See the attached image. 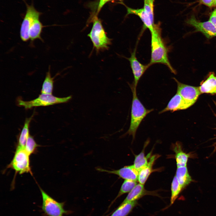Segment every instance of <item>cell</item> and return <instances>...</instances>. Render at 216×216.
<instances>
[{"label":"cell","instance_id":"6da1fadb","mask_svg":"<svg viewBox=\"0 0 216 216\" xmlns=\"http://www.w3.org/2000/svg\"><path fill=\"white\" fill-rule=\"evenodd\" d=\"M160 22L155 24L151 33V57L148 64L149 66L155 64H161L166 66L173 74L176 71L169 59L168 49L162 38Z\"/></svg>","mask_w":216,"mask_h":216},{"label":"cell","instance_id":"7a4b0ae2","mask_svg":"<svg viewBox=\"0 0 216 216\" xmlns=\"http://www.w3.org/2000/svg\"><path fill=\"white\" fill-rule=\"evenodd\" d=\"M133 98L132 103L131 119L129 128L126 134L132 135L134 139L136 131L142 120L153 109H146L139 99L136 94V88L134 84L130 85Z\"/></svg>","mask_w":216,"mask_h":216},{"label":"cell","instance_id":"3957f363","mask_svg":"<svg viewBox=\"0 0 216 216\" xmlns=\"http://www.w3.org/2000/svg\"><path fill=\"white\" fill-rule=\"evenodd\" d=\"M97 15V14L94 15L89 20V22H92L93 25L90 32L87 35L97 53L108 50L112 40L107 37L101 20Z\"/></svg>","mask_w":216,"mask_h":216},{"label":"cell","instance_id":"277c9868","mask_svg":"<svg viewBox=\"0 0 216 216\" xmlns=\"http://www.w3.org/2000/svg\"><path fill=\"white\" fill-rule=\"evenodd\" d=\"M42 203L41 208L46 216H63L72 213V211L64 208L65 202H58L40 188Z\"/></svg>","mask_w":216,"mask_h":216},{"label":"cell","instance_id":"5b68a950","mask_svg":"<svg viewBox=\"0 0 216 216\" xmlns=\"http://www.w3.org/2000/svg\"><path fill=\"white\" fill-rule=\"evenodd\" d=\"M71 98V96L64 98L54 96L52 94H41L37 98L33 100L25 101L21 99L18 100V104L26 109H29L34 107L46 106L55 104L66 103Z\"/></svg>","mask_w":216,"mask_h":216},{"label":"cell","instance_id":"8992f818","mask_svg":"<svg viewBox=\"0 0 216 216\" xmlns=\"http://www.w3.org/2000/svg\"><path fill=\"white\" fill-rule=\"evenodd\" d=\"M30 155L25 147L17 146L14 157L8 166L20 174L25 173L32 174L30 165Z\"/></svg>","mask_w":216,"mask_h":216},{"label":"cell","instance_id":"52a82bcc","mask_svg":"<svg viewBox=\"0 0 216 216\" xmlns=\"http://www.w3.org/2000/svg\"><path fill=\"white\" fill-rule=\"evenodd\" d=\"M25 2L26 6V10L21 23L20 36L22 41L26 42L29 39V30L32 23L36 18L40 17L41 13L38 11L32 4L28 5L26 2Z\"/></svg>","mask_w":216,"mask_h":216},{"label":"cell","instance_id":"ba28073f","mask_svg":"<svg viewBox=\"0 0 216 216\" xmlns=\"http://www.w3.org/2000/svg\"><path fill=\"white\" fill-rule=\"evenodd\" d=\"M173 79L177 85V93L186 101L194 104L201 94L199 87L186 85L180 82L176 78Z\"/></svg>","mask_w":216,"mask_h":216},{"label":"cell","instance_id":"9c48e42d","mask_svg":"<svg viewBox=\"0 0 216 216\" xmlns=\"http://www.w3.org/2000/svg\"><path fill=\"white\" fill-rule=\"evenodd\" d=\"M186 22L194 27L196 31L201 32L208 38L216 36V27L209 21L200 22L192 16Z\"/></svg>","mask_w":216,"mask_h":216},{"label":"cell","instance_id":"30bf717a","mask_svg":"<svg viewBox=\"0 0 216 216\" xmlns=\"http://www.w3.org/2000/svg\"><path fill=\"white\" fill-rule=\"evenodd\" d=\"M96 170L100 172L117 175L124 180L138 181L139 172L133 165L124 166L117 170H108L100 168Z\"/></svg>","mask_w":216,"mask_h":216},{"label":"cell","instance_id":"8fae6325","mask_svg":"<svg viewBox=\"0 0 216 216\" xmlns=\"http://www.w3.org/2000/svg\"><path fill=\"white\" fill-rule=\"evenodd\" d=\"M136 48L131 53L130 56L127 59L130 62L134 77L133 83L136 88L138 83L146 70L150 67L148 64L144 65L137 59L136 56Z\"/></svg>","mask_w":216,"mask_h":216},{"label":"cell","instance_id":"7c38bea8","mask_svg":"<svg viewBox=\"0 0 216 216\" xmlns=\"http://www.w3.org/2000/svg\"><path fill=\"white\" fill-rule=\"evenodd\" d=\"M193 104L185 100L177 92L170 100L166 107L160 112L159 113L169 111L173 112L180 110L186 109Z\"/></svg>","mask_w":216,"mask_h":216},{"label":"cell","instance_id":"4fadbf2b","mask_svg":"<svg viewBox=\"0 0 216 216\" xmlns=\"http://www.w3.org/2000/svg\"><path fill=\"white\" fill-rule=\"evenodd\" d=\"M144 184H137L132 190L129 193L121 203L137 200L144 196L147 195H157L155 192L150 191L146 190Z\"/></svg>","mask_w":216,"mask_h":216},{"label":"cell","instance_id":"5bb4252c","mask_svg":"<svg viewBox=\"0 0 216 216\" xmlns=\"http://www.w3.org/2000/svg\"><path fill=\"white\" fill-rule=\"evenodd\" d=\"M127 9L126 15L133 14L138 16L142 22L143 26V31L146 29H148L150 31L152 30L155 24L154 20L145 12L143 8L134 9L126 6Z\"/></svg>","mask_w":216,"mask_h":216},{"label":"cell","instance_id":"9a60e30c","mask_svg":"<svg viewBox=\"0 0 216 216\" xmlns=\"http://www.w3.org/2000/svg\"><path fill=\"white\" fill-rule=\"evenodd\" d=\"M199 87L201 94H216V76L211 74L206 80L201 82Z\"/></svg>","mask_w":216,"mask_h":216},{"label":"cell","instance_id":"2e32d148","mask_svg":"<svg viewBox=\"0 0 216 216\" xmlns=\"http://www.w3.org/2000/svg\"><path fill=\"white\" fill-rule=\"evenodd\" d=\"M176 176L183 189L192 181L187 166L177 167Z\"/></svg>","mask_w":216,"mask_h":216},{"label":"cell","instance_id":"e0dca14e","mask_svg":"<svg viewBox=\"0 0 216 216\" xmlns=\"http://www.w3.org/2000/svg\"><path fill=\"white\" fill-rule=\"evenodd\" d=\"M138 204L137 200L121 203L110 216H127Z\"/></svg>","mask_w":216,"mask_h":216},{"label":"cell","instance_id":"ac0fdd59","mask_svg":"<svg viewBox=\"0 0 216 216\" xmlns=\"http://www.w3.org/2000/svg\"><path fill=\"white\" fill-rule=\"evenodd\" d=\"M173 146V150L175 153L177 167L187 166L190 154L186 153L182 150L180 145L178 142H176Z\"/></svg>","mask_w":216,"mask_h":216},{"label":"cell","instance_id":"d6986e66","mask_svg":"<svg viewBox=\"0 0 216 216\" xmlns=\"http://www.w3.org/2000/svg\"><path fill=\"white\" fill-rule=\"evenodd\" d=\"M158 156L154 155L150 158L148 165L139 171L138 181L139 183L144 184L152 170V166Z\"/></svg>","mask_w":216,"mask_h":216},{"label":"cell","instance_id":"ffe728a7","mask_svg":"<svg viewBox=\"0 0 216 216\" xmlns=\"http://www.w3.org/2000/svg\"><path fill=\"white\" fill-rule=\"evenodd\" d=\"M44 26L39 20V17L36 18L32 23L29 30V39L32 42L37 39L42 41L41 34Z\"/></svg>","mask_w":216,"mask_h":216},{"label":"cell","instance_id":"44dd1931","mask_svg":"<svg viewBox=\"0 0 216 216\" xmlns=\"http://www.w3.org/2000/svg\"><path fill=\"white\" fill-rule=\"evenodd\" d=\"M151 154L150 152L145 156L143 149L139 154L135 155L133 165L138 172L148 165V159L150 158Z\"/></svg>","mask_w":216,"mask_h":216},{"label":"cell","instance_id":"7402d4cb","mask_svg":"<svg viewBox=\"0 0 216 216\" xmlns=\"http://www.w3.org/2000/svg\"><path fill=\"white\" fill-rule=\"evenodd\" d=\"M48 70L42 85L41 92V94H51L53 89L54 78L51 76L50 67Z\"/></svg>","mask_w":216,"mask_h":216},{"label":"cell","instance_id":"603a6c76","mask_svg":"<svg viewBox=\"0 0 216 216\" xmlns=\"http://www.w3.org/2000/svg\"><path fill=\"white\" fill-rule=\"evenodd\" d=\"M137 184L136 181L124 180L117 196L110 204L108 209L110 208L117 198L122 195L130 192Z\"/></svg>","mask_w":216,"mask_h":216},{"label":"cell","instance_id":"cb8c5ba5","mask_svg":"<svg viewBox=\"0 0 216 216\" xmlns=\"http://www.w3.org/2000/svg\"><path fill=\"white\" fill-rule=\"evenodd\" d=\"M33 116V115L30 118H26L25 121L24 126L19 136L18 146L25 147L27 140L29 136V125Z\"/></svg>","mask_w":216,"mask_h":216},{"label":"cell","instance_id":"d4e9b609","mask_svg":"<svg viewBox=\"0 0 216 216\" xmlns=\"http://www.w3.org/2000/svg\"><path fill=\"white\" fill-rule=\"evenodd\" d=\"M183 188L179 183L176 176L174 177L171 185V194L170 206L172 205L178 197Z\"/></svg>","mask_w":216,"mask_h":216},{"label":"cell","instance_id":"484cf974","mask_svg":"<svg viewBox=\"0 0 216 216\" xmlns=\"http://www.w3.org/2000/svg\"><path fill=\"white\" fill-rule=\"evenodd\" d=\"M38 146L33 137L29 135L24 147L27 152L30 155L34 152Z\"/></svg>","mask_w":216,"mask_h":216},{"label":"cell","instance_id":"4316f807","mask_svg":"<svg viewBox=\"0 0 216 216\" xmlns=\"http://www.w3.org/2000/svg\"><path fill=\"white\" fill-rule=\"evenodd\" d=\"M154 0H144L143 9L145 13L153 20H154Z\"/></svg>","mask_w":216,"mask_h":216},{"label":"cell","instance_id":"83f0119b","mask_svg":"<svg viewBox=\"0 0 216 216\" xmlns=\"http://www.w3.org/2000/svg\"><path fill=\"white\" fill-rule=\"evenodd\" d=\"M215 0H200V3L209 7L214 6Z\"/></svg>","mask_w":216,"mask_h":216},{"label":"cell","instance_id":"f1b7e54d","mask_svg":"<svg viewBox=\"0 0 216 216\" xmlns=\"http://www.w3.org/2000/svg\"><path fill=\"white\" fill-rule=\"evenodd\" d=\"M209 21L216 27V9L212 13Z\"/></svg>","mask_w":216,"mask_h":216},{"label":"cell","instance_id":"f546056e","mask_svg":"<svg viewBox=\"0 0 216 216\" xmlns=\"http://www.w3.org/2000/svg\"><path fill=\"white\" fill-rule=\"evenodd\" d=\"M108 2L109 0H99L96 14L97 15L99 13L103 6Z\"/></svg>","mask_w":216,"mask_h":216},{"label":"cell","instance_id":"4dcf8cb0","mask_svg":"<svg viewBox=\"0 0 216 216\" xmlns=\"http://www.w3.org/2000/svg\"><path fill=\"white\" fill-rule=\"evenodd\" d=\"M214 6H216V0H215V1H214Z\"/></svg>","mask_w":216,"mask_h":216},{"label":"cell","instance_id":"1f68e13d","mask_svg":"<svg viewBox=\"0 0 216 216\" xmlns=\"http://www.w3.org/2000/svg\"><path fill=\"white\" fill-rule=\"evenodd\" d=\"M114 0H119V1H121L123 0H109V2L110 1H114Z\"/></svg>","mask_w":216,"mask_h":216},{"label":"cell","instance_id":"d6a6232c","mask_svg":"<svg viewBox=\"0 0 216 216\" xmlns=\"http://www.w3.org/2000/svg\"><path fill=\"white\" fill-rule=\"evenodd\" d=\"M214 145H215V149H216V142H215V144H214Z\"/></svg>","mask_w":216,"mask_h":216}]
</instances>
